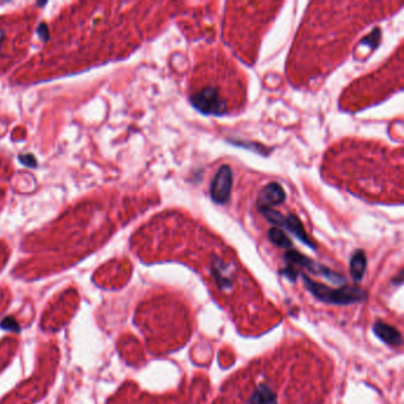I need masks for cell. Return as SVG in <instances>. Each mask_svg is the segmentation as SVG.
Here are the masks:
<instances>
[{
  "label": "cell",
  "instance_id": "5b68a950",
  "mask_svg": "<svg viewBox=\"0 0 404 404\" xmlns=\"http://www.w3.org/2000/svg\"><path fill=\"white\" fill-rule=\"evenodd\" d=\"M363 270H364V257L360 255L357 256L356 260L352 262V274L354 277H357V275L360 276L363 274Z\"/></svg>",
  "mask_w": 404,
  "mask_h": 404
},
{
  "label": "cell",
  "instance_id": "277c9868",
  "mask_svg": "<svg viewBox=\"0 0 404 404\" xmlns=\"http://www.w3.org/2000/svg\"><path fill=\"white\" fill-rule=\"evenodd\" d=\"M378 334L381 335L382 338H384V340H386L387 343L392 344V345H396V344H401V334L396 330L391 329V327L386 326V325H379L377 327Z\"/></svg>",
  "mask_w": 404,
  "mask_h": 404
},
{
  "label": "cell",
  "instance_id": "6da1fadb",
  "mask_svg": "<svg viewBox=\"0 0 404 404\" xmlns=\"http://www.w3.org/2000/svg\"><path fill=\"white\" fill-rule=\"evenodd\" d=\"M330 377L318 354L288 346L233 377L217 404H325Z\"/></svg>",
  "mask_w": 404,
  "mask_h": 404
},
{
  "label": "cell",
  "instance_id": "7a4b0ae2",
  "mask_svg": "<svg viewBox=\"0 0 404 404\" xmlns=\"http://www.w3.org/2000/svg\"><path fill=\"white\" fill-rule=\"evenodd\" d=\"M231 185H233V174L228 166H223L216 173L211 183V197L217 203H224L230 196Z\"/></svg>",
  "mask_w": 404,
  "mask_h": 404
},
{
  "label": "cell",
  "instance_id": "3957f363",
  "mask_svg": "<svg viewBox=\"0 0 404 404\" xmlns=\"http://www.w3.org/2000/svg\"><path fill=\"white\" fill-rule=\"evenodd\" d=\"M283 198H285V192H283L282 187L276 183H272L262 190L260 198H258V205L262 209H270V206L280 204Z\"/></svg>",
  "mask_w": 404,
  "mask_h": 404
}]
</instances>
